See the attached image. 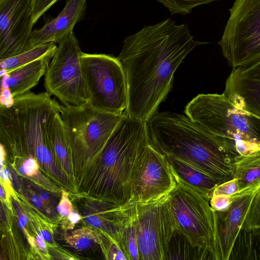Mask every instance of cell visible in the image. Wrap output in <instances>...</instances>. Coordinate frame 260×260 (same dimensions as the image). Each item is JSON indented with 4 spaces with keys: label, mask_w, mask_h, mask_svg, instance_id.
<instances>
[{
    "label": "cell",
    "mask_w": 260,
    "mask_h": 260,
    "mask_svg": "<svg viewBox=\"0 0 260 260\" xmlns=\"http://www.w3.org/2000/svg\"><path fill=\"white\" fill-rule=\"evenodd\" d=\"M186 24L168 18L145 26L126 37L117 58L127 82L128 103L124 113L147 121L157 112L173 86L174 73L197 46Z\"/></svg>",
    "instance_id": "cell-1"
},
{
    "label": "cell",
    "mask_w": 260,
    "mask_h": 260,
    "mask_svg": "<svg viewBox=\"0 0 260 260\" xmlns=\"http://www.w3.org/2000/svg\"><path fill=\"white\" fill-rule=\"evenodd\" d=\"M149 143L147 122L124 113L102 150L74 171L77 191L118 204L128 202L135 164Z\"/></svg>",
    "instance_id": "cell-2"
},
{
    "label": "cell",
    "mask_w": 260,
    "mask_h": 260,
    "mask_svg": "<svg viewBox=\"0 0 260 260\" xmlns=\"http://www.w3.org/2000/svg\"><path fill=\"white\" fill-rule=\"evenodd\" d=\"M59 105L47 92L30 91L0 106L1 147L6 156L35 158L54 180L62 171L53 152L49 129Z\"/></svg>",
    "instance_id": "cell-3"
},
{
    "label": "cell",
    "mask_w": 260,
    "mask_h": 260,
    "mask_svg": "<svg viewBox=\"0 0 260 260\" xmlns=\"http://www.w3.org/2000/svg\"><path fill=\"white\" fill-rule=\"evenodd\" d=\"M146 122L150 144L165 155L206 173L218 184L235 178V156L186 115L156 112Z\"/></svg>",
    "instance_id": "cell-4"
},
{
    "label": "cell",
    "mask_w": 260,
    "mask_h": 260,
    "mask_svg": "<svg viewBox=\"0 0 260 260\" xmlns=\"http://www.w3.org/2000/svg\"><path fill=\"white\" fill-rule=\"evenodd\" d=\"M184 113L235 157L260 149V118L237 107L223 93L197 95Z\"/></svg>",
    "instance_id": "cell-5"
},
{
    "label": "cell",
    "mask_w": 260,
    "mask_h": 260,
    "mask_svg": "<svg viewBox=\"0 0 260 260\" xmlns=\"http://www.w3.org/2000/svg\"><path fill=\"white\" fill-rule=\"evenodd\" d=\"M173 174L177 184L168 200L176 231L197 250L199 259L222 260L210 199Z\"/></svg>",
    "instance_id": "cell-6"
},
{
    "label": "cell",
    "mask_w": 260,
    "mask_h": 260,
    "mask_svg": "<svg viewBox=\"0 0 260 260\" xmlns=\"http://www.w3.org/2000/svg\"><path fill=\"white\" fill-rule=\"evenodd\" d=\"M59 110L71 150L74 171L102 150L123 115L99 111L87 103L60 104Z\"/></svg>",
    "instance_id": "cell-7"
},
{
    "label": "cell",
    "mask_w": 260,
    "mask_h": 260,
    "mask_svg": "<svg viewBox=\"0 0 260 260\" xmlns=\"http://www.w3.org/2000/svg\"><path fill=\"white\" fill-rule=\"evenodd\" d=\"M81 63L89 94L87 103L102 112L123 114L127 106V86L118 58L82 52Z\"/></svg>",
    "instance_id": "cell-8"
},
{
    "label": "cell",
    "mask_w": 260,
    "mask_h": 260,
    "mask_svg": "<svg viewBox=\"0 0 260 260\" xmlns=\"http://www.w3.org/2000/svg\"><path fill=\"white\" fill-rule=\"evenodd\" d=\"M218 42L233 68L260 59V0H235Z\"/></svg>",
    "instance_id": "cell-9"
},
{
    "label": "cell",
    "mask_w": 260,
    "mask_h": 260,
    "mask_svg": "<svg viewBox=\"0 0 260 260\" xmlns=\"http://www.w3.org/2000/svg\"><path fill=\"white\" fill-rule=\"evenodd\" d=\"M79 42L71 31L58 43L45 74L44 86L48 93L64 105L87 103L88 91L83 74Z\"/></svg>",
    "instance_id": "cell-10"
},
{
    "label": "cell",
    "mask_w": 260,
    "mask_h": 260,
    "mask_svg": "<svg viewBox=\"0 0 260 260\" xmlns=\"http://www.w3.org/2000/svg\"><path fill=\"white\" fill-rule=\"evenodd\" d=\"M168 195L155 201L133 205L140 260L167 259L176 231Z\"/></svg>",
    "instance_id": "cell-11"
},
{
    "label": "cell",
    "mask_w": 260,
    "mask_h": 260,
    "mask_svg": "<svg viewBox=\"0 0 260 260\" xmlns=\"http://www.w3.org/2000/svg\"><path fill=\"white\" fill-rule=\"evenodd\" d=\"M176 184L167 156L149 143L135 164L128 202L135 204L157 200L169 194Z\"/></svg>",
    "instance_id": "cell-12"
},
{
    "label": "cell",
    "mask_w": 260,
    "mask_h": 260,
    "mask_svg": "<svg viewBox=\"0 0 260 260\" xmlns=\"http://www.w3.org/2000/svg\"><path fill=\"white\" fill-rule=\"evenodd\" d=\"M32 0H0V59L31 49Z\"/></svg>",
    "instance_id": "cell-13"
},
{
    "label": "cell",
    "mask_w": 260,
    "mask_h": 260,
    "mask_svg": "<svg viewBox=\"0 0 260 260\" xmlns=\"http://www.w3.org/2000/svg\"><path fill=\"white\" fill-rule=\"evenodd\" d=\"M223 93L237 107L260 118V59L233 68Z\"/></svg>",
    "instance_id": "cell-14"
},
{
    "label": "cell",
    "mask_w": 260,
    "mask_h": 260,
    "mask_svg": "<svg viewBox=\"0 0 260 260\" xmlns=\"http://www.w3.org/2000/svg\"><path fill=\"white\" fill-rule=\"evenodd\" d=\"M85 203L81 219L96 230L109 235L120 244V230L131 213L133 204L127 202L118 204L90 197Z\"/></svg>",
    "instance_id": "cell-15"
},
{
    "label": "cell",
    "mask_w": 260,
    "mask_h": 260,
    "mask_svg": "<svg viewBox=\"0 0 260 260\" xmlns=\"http://www.w3.org/2000/svg\"><path fill=\"white\" fill-rule=\"evenodd\" d=\"M256 191L236 195L225 210L215 211L222 260H228Z\"/></svg>",
    "instance_id": "cell-16"
},
{
    "label": "cell",
    "mask_w": 260,
    "mask_h": 260,
    "mask_svg": "<svg viewBox=\"0 0 260 260\" xmlns=\"http://www.w3.org/2000/svg\"><path fill=\"white\" fill-rule=\"evenodd\" d=\"M86 0H67L62 11L55 18L49 20L41 28L33 30L30 44L34 47L59 42L71 31L84 14Z\"/></svg>",
    "instance_id": "cell-17"
},
{
    "label": "cell",
    "mask_w": 260,
    "mask_h": 260,
    "mask_svg": "<svg viewBox=\"0 0 260 260\" xmlns=\"http://www.w3.org/2000/svg\"><path fill=\"white\" fill-rule=\"evenodd\" d=\"M52 57H45L1 74L2 89L12 98L30 91L45 75Z\"/></svg>",
    "instance_id": "cell-18"
},
{
    "label": "cell",
    "mask_w": 260,
    "mask_h": 260,
    "mask_svg": "<svg viewBox=\"0 0 260 260\" xmlns=\"http://www.w3.org/2000/svg\"><path fill=\"white\" fill-rule=\"evenodd\" d=\"M49 136L57 160L64 173L75 185L71 150L59 112L55 114L51 122Z\"/></svg>",
    "instance_id": "cell-19"
},
{
    "label": "cell",
    "mask_w": 260,
    "mask_h": 260,
    "mask_svg": "<svg viewBox=\"0 0 260 260\" xmlns=\"http://www.w3.org/2000/svg\"><path fill=\"white\" fill-rule=\"evenodd\" d=\"M166 156L174 174L211 199L214 189L218 185L214 178L185 162L171 156Z\"/></svg>",
    "instance_id": "cell-20"
},
{
    "label": "cell",
    "mask_w": 260,
    "mask_h": 260,
    "mask_svg": "<svg viewBox=\"0 0 260 260\" xmlns=\"http://www.w3.org/2000/svg\"><path fill=\"white\" fill-rule=\"evenodd\" d=\"M234 166L235 177L238 179L240 186L238 194L256 191L260 188V149L236 157Z\"/></svg>",
    "instance_id": "cell-21"
},
{
    "label": "cell",
    "mask_w": 260,
    "mask_h": 260,
    "mask_svg": "<svg viewBox=\"0 0 260 260\" xmlns=\"http://www.w3.org/2000/svg\"><path fill=\"white\" fill-rule=\"evenodd\" d=\"M260 259V229H241L228 260Z\"/></svg>",
    "instance_id": "cell-22"
},
{
    "label": "cell",
    "mask_w": 260,
    "mask_h": 260,
    "mask_svg": "<svg viewBox=\"0 0 260 260\" xmlns=\"http://www.w3.org/2000/svg\"><path fill=\"white\" fill-rule=\"evenodd\" d=\"M57 48L55 43H48L34 47L17 55L1 60V74L45 57H53Z\"/></svg>",
    "instance_id": "cell-23"
},
{
    "label": "cell",
    "mask_w": 260,
    "mask_h": 260,
    "mask_svg": "<svg viewBox=\"0 0 260 260\" xmlns=\"http://www.w3.org/2000/svg\"><path fill=\"white\" fill-rule=\"evenodd\" d=\"M133 205L131 213L120 230V241L127 260H140Z\"/></svg>",
    "instance_id": "cell-24"
},
{
    "label": "cell",
    "mask_w": 260,
    "mask_h": 260,
    "mask_svg": "<svg viewBox=\"0 0 260 260\" xmlns=\"http://www.w3.org/2000/svg\"><path fill=\"white\" fill-rule=\"evenodd\" d=\"M66 240L70 245L77 249H86L94 243L100 244V237L99 232H95L87 227L76 230L71 234L66 236Z\"/></svg>",
    "instance_id": "cell-25"
},
{
    "label": "cell",
    "mask_w": 260,
    "mask_h": 260,
    "mask_svg": "<svg viewBox=\"0 0 260 260\" xmlns=\"http://www.w3.org/2000/svg\"><path fill=\"white\" fill-rule=\"evenodd\" d=\"M98 232L100 245L107 259L127 260L121 244L117 240L104 232Z\"/></svg>",
    "instance_id": "cell-26"
},
{
    "label": "cell",
    "mask_w": 260,
    "mask_h": 260,
    "mask_svg": "<svg viewBox=\"0 0 260 260\" xmlns=\"http://www.w3.org/2000/svg\"><path fill=\"white\" fill-rule=\"evenodd\" d=\"M167 8L171 14L186 15L193 8L218 0H157Z\"/></svg>",
    "instance_id": "cell-27"
},
{
    "label": "cell",
    "mask_w": 260,
    "mask_h": 260,
    "mask_svg": "<svg viewBox=\"0 0 260 260\" xmlns=\"http://www.w3.org/2000/svg\"><path fill=\"white\" fill-rule=\"evenodd\" d=\"M242 229H260V188L251 201Z\"/></svg>",
    "instance_id": "cell-28"
},
{
    "label": "cell",
    "mask_w": 260,
    "mask_h": 260,
    "mask_svg": "<svg viewBox=\"0 0 260 260\" xmlns=\"http://www.w3.org/2000/svg\"><path fill=\"white\" fill-rule=\"evenodd\" d=\"M239 191V181L238 179L235 177L231 180L218 184L214 189L212 197L216 195L233 197L238 194Z\"/></svg>",
    "instance_id": "cell-29"
},
{
    "label": "cell",
    "mask_w": 260,
    "mask_h": 260,
    "mask_svg": "<svg viewBox=\"0 0 260 260\" xmlns=\"http://www.w3.org/2000/svg\"><path fill=\"white\" fill-rule=\"evenodd\" d=\"M58 0H32L33 22L35 24L40 17Z\"/></svg>",
    "instance_id": "cell-30"
},
{
    "label": "cell",
    "mask_w": 260,
    "mask_h": 260,
    "mask_svg": "<svg viewBox=\"0 0 260 260\" xmlns=\"http://www.w3.org/2000/svg\"><path fill=\"white\" fill-rule=\"evenodd\" d=\"M234 197L224 195L212 196L210 200V204L215 211H221L226 210L231 205Z\"/></svg>",
    "instance_id": "cell-31"
},
{
    "label": "cell",
    "mask_w": 260,
    "mask_h": 260,
    "mask_svg": "<svg viewBox=\"0 0 260 260\" xmlns=\"http://www.w3.org/2000/svg\"><path fill=\"white\" fill-rule=\"evenodd\" d=\"M57 210L62 217H67L73 210L72 204L68 198V193L64 190L62 191L61 198L57 207Z\"/></svg>",
    "instance_id": "cell-32"
},
{
    "label": "cell",
    "mask_w": 260,
    "mask_h": 260,
    "mask_svg": "<svg viewBox=\"0 0 260 260\" xmlns=\"http://www.w3.org/2000/svg\"><path fill=\"white\" fill-rule=\"evenodd\" d=\"M25 175L31 177L37 176L39 173V164L37 160L31 157L25 158L23 162Z\"/></svg>",
    "instance_id": "cell-33"
},
{
    "label": "cell",
    "mask_w": 260,
    "mask_h": 260,
    "mask_svg": "<svg viewBox=\"0 0 260 260\" xmlns=\"http://www.w3.org/2000/svg\"><path fill=\"white\" fill-rule=\"evenodd\" d=\"M36 225L37 227V232L43 237L47 245L50 247H56L57 245L54 241L49 230L46 228L47 226L46 225H42V222L40 221H38Z\"/></svg>",
    "instance_id": "cell-34"
},
{
    "label": "cell",
    "mask_w": 260,
    "mask_h": 260,
    "mask_svg": "<svg viewBox=\"0 0 260 260\" xmlns=\"http://www.w3.org/2000/svg\"><path fill=\"white\" fill-rule=\"evenodd\" d=\"M34 231L36 234L35 240L39 249L40 251H42V254L45 257V258H51L49 257V252L47 247V244L45 240L44 239L42 236L39 234L36 229H34Z\"/></svg>",
    "instance_id": "cell-35"
},
{
    "label": "cell",
    "mask_w": 260,
    "mask_h": 260,
    "mask_svg": "<svg viewBox=\"0 0 260 260\" xmlns=\"http://www.w3.org/2000/svg\"><path fill=\"white\" fill-rule=\"evenodd\" d=\"M81 215L77 212L72 210L68 214L67 219L69 222V225L67 227L68 229H73L76 223H78L81 219Z\"/></svg>",
    "instance_id": "cell-36"
},
{
    "label": "cell",
    "mask_w": 260,
    "mask_h": 260,
    "mask_svg": "<svg viewBox=\"0 0 260 260\" xmlns=\"http://www.w3.org/2000/svg\"><path fill=\"white\" fill-rule=\"evenodd\" d=\"M27 222V216L24 213H21L19 217L18 225L19 227L25 232L26 235H28V234L26 230H25V227Z\"/></svg>",
    "instance_id": "cell-37"
},
{
    "label": "cell",
    "mask_w": 260,
    "mask_h": 260,
    "mask_svg": "<svg viewBox=\"0 0 260 260\" xmlns=\"http://www.w3.org/2000/svg\"><path fill=\"white\" fill-rule=\"evenodd\" d=\"M31 201L33 203L34 206L37 209H41L44 204L40 197L35 194L31 195L30 198Z\"/></svg>",
    "instance_id": "cell-38"
},
{
    "label": "cell",
    "mask_w": 260,
    "mask_h": 260,
    "mask_svg": "<svg viewBox=\"0 0 260 260\" xmlns=\"http://www.w3.org/2000/svg\"><path fill=\"white\" fill-rule=\"evenodd\" d=\"M40 197L43 202L44 204H45L46 201L48 200L49 196L47 193L43 192L40 193Z\"/></svg>",
    "instance_id": "cell-39"
},
{
    "label": "cell",
    "mask_w": 260,
    "mask_h": 260,
    "mask_svg": "<svg viewBox=\"0 0 260 260\" xmlns=\"http://www.w3.org/2000/svg\"><path fill=\"white\" fill-rule=\"evenodd\" d=\"M18 172L21 176H25V173L24 170L23 164H22L20 167L18 168Z\"/></svg>",
    "instance_id": "cell-40"
}]
</instances>
